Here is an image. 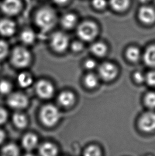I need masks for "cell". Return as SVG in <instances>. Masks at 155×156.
<instances>
[{"label":"cell","instance_id":"cell-9","mask_svg":"<svg viewBox=\"0 0 155 156\" xmlns=\"http://www.w3.org/2000/svg\"><path fill=\"white\" fill-rule=\"evenodd\" d=\"M99 74L104 80H111L117 75V68L112 63L105 62L99 68Z\"/></svg>","mask_w":155,"mask_h":156},{"label":"cell","instance_id":"cell-17","mask_svg":"<svg viewBox=\"0 0 155 156\" xmlns=\"http://www.w3.org/2000/svg\"><path fill=\"white\" fill-rule=\"evenodd\" d=\"M145 63L151 67H155V45L148 47L143 57Z\"/></svg>","mask_w":155,"mask_h":156},{"label":"cell","instance_id":"cell-16","mask_svg":"<svg viewBox=\"0 0 155 156\" xmlns=\"http://www.w3.org/2000/svg\"><path fill=\"white\" fill-rule=\"evenodd\" d=\"M13 124L17 128L25 129L28 125V119L25 115L21 112H15L12 117Z\"/></svg>","mask_w":155,"mask_h":156},{"label":"cell","instance_id":"cell-3","mask_svg":"<svg viewBox=\"0 0 155 156\" xmlns=\"http://www.w3.org/2000/svg\"><path fill=\"white\" fill-rule=\"evenodd\" d=\"M32 56L29 51L22 47L15 48L11 55V62L15 67L23 68L29 65Z\"/></svg>","mask_w":155,"mask_h":156},{"label":"cell","instance_id":"cell-13","mask_svg":"<svg viewBox=\"0 0 155 156\" xmlns=\"http://www.w3.org/2000/svg\"><path fill=\"white\" fill-rule=\"evenodd\" d=\"M15 31V25L13 21L8 19L0 21V34L4 36H12Z\"/></svg>","mask_w":155,"mask_h":156},{"label":"cell","instance_id":"cell-34","mask_svg":"<svg viewBox=\"0 0 155 156\" xmlns=\"http://www.w3.org/2000/svg\"><path fill=\"white\" fill-rule=\"evenodd\" d=\"M134 79L137 82L141 83L146 80V76L140 72H136L134 75Z\"/></svg>","mask_w":155,"mask_h":156},{"label":"cell","instance_id":"cell-11","mask_svg":"<svg viewBox=\"0 0 155 156\" xmlns=\"http://www.w3.org/2000/svg\"><path fill=\"white\" fill-rule=\"evenodd\" d=\"M139 18L145 24H151L155 21V11L149 6H143L139 11Z\"/></svg>","mask_w":155,"mask_h":156},{"label":"cell","instance_id":"cell-23","mask_svg":"<svg viewBox=\"0 0 155 156\" xmlns=\"http://www.w3.org/2000/svg\"><path fill=\"white\" fill-rule=\"evenodd\" d=\"M91 51L97 57H103L107 51V48L102 43H96L91 47Z\"/></svg>","mask_w":155,"mask_h":156},{"label":"cell","instance_id":"cell-19","mask_svg":"<svg viewBox=\"0 0 155 156\" xmlns=\"http://www.w3.org/2000/svg\"><path fill=\"white\" fill-rule=\"evenodd\" d=\"M110 4L114 10L121 12L128 8L130 0H110Z\"/></svg>","mask_w":155,"mask_h":156},{"label":"cell","instance_id":"cell-21","mask_svg":"<svg viewBox=\"0 0 155 156\" xmlns=\"http://www.w3.org/2000/svg\"><path fill=\"white\" fill-rule=\"evenodd\" d=\"M77 18L73 14H67L63 16L61 20L62 25L67 29H70L76 25Z\"/></svg>","mask_w":155,"mask_h":156},{"label":"cell","instance_id":"cell-12","mask_svg":"<svg viewBox=\"0 0 155 156\" xmlns=\"http://www.w3.org/2000/svg\"><path fill=\"white\" fill-rule=\"evenodd\" d=\"M38 139L37 135L33 133H28L23 136L22 145L28 151L34 150L38 145Z\"/></svg>","mask_w":155,"mask_h":156},{"label":"cell","instance_id":"cell-36","mask_svg":"<svg viewBox=\"0 0 155 156\" xmlns=\"http://www.w3.org/2000/svg\"><path fill=\"white\" fill-rule=\"evenodd\" d=\"M5 137V133L3 131H2V129H0V144H1L2 142L4 141Z\"/></svg>","mask_w":155,"mask_h":156},{"label":"cell","instance_id":"cell-5","mask_svg":"<svg viewBox=\"0 0 155 156\" xmlns=\"http://www.w3.org/2000/svg\"><path fill=\"white\" fill-rule=\"evenodd\" d=\"M7 104L10 107L15 110L24 109L29 104L27 97L22 93H10L7 99Z\"/></svg>","mask_w":155,"mask_h":156},{"label":"cell","instance_id":"cell-10","mask_svg":"<svg viewBox=\"0 0 155 156\" xmlns=\"http://www.w3.org/2000/svg\"><path fill=\"white\" fill-rule=\"evenodd\" d=\"M21 7V2L19 0H4L1 5L2 11L9 16L17 15Z\"/></svg>","mask_w":155,"mask_h":156},{"label":"cell","instance_id":"cell-24","mask_svg":"<svg viewBox=\"0 0 155 156\" xmlns=\"http://www.w3.org/2000/svg\"><path fill=\"white\" fill-rule=\"evenodd\" d=\"M84 83L89 88H94L98 83V79L96 75L91 73L89 74L85 77Z\"/></svg>","mask_w":155,"mask_h":156},{"label":"cell","instance_id":"cell-20","mask_svg":"<svg viewBox=\"0 0 155 156\" xmlns=\"http://www.w3.org/2000/svg\"><path fill=\"white\" fill-rule=\"evenodd\" d=\"M1 153L3 156H18L20 151L17 145L13 144H9L3 147L1 150Z\"/></svg>","mask_w":155,"mask_h":156},{"label":"cell","instance_id":"cell-32","mask_svg":"<svg viewBox=\"0 0 155 156\" xmlns=\"http://www.w3.org/2000/svg\"><path fill=\"white\" fill-rule=\"evenodd\" d=\"M8 119V112L4 108L0 107V125L4 124Z\"/></svg>","mask_w":155,"mask_h":156},{"label":"cell","instance_id":"cell-33","mask_svg":"<svg viewBox=\"0 0 155 156\" xmlns=\"http://www.w3.org/2000/svg\"><path fill=\"white\" fill-rule=\"evenodd\" d=\"M72 49L74 52H79L83 48V45L80 42H74L72 44Z\"/></svg>","mask_w":155,"mask_h":156},{"label":"cell","instance_id":"cell-28","mask_svg":"<svg viewBox=\"0 0 155 156\" xmlns=\"http://www.w3.org/2000/svg\"><path fill=\"white\" fill-rule=\"evenodd\" d=\"M84 154L88 156H99L101 154V151L96 146H89L86 149Z\"/></svg>","mask_w":155,"mask_h":156},{"label":"cell","instance_id":"cell-22","mask_svg":"<svg viewBox=\"0 0 155 156\" xmlns=\"http://www.w3.org/2000/svg\"><path fill=\"white\" fill-rule=\"evenodd\" d=\"M20 38L25 44L30 45L35 40V35L34 32L31 30H25L22 32Z\"/></svg>","mask_w":155,"mask_h":156},{"label":"cell","instance_id":"cell-30","mask_svg":"<svg viewBox=\"0 0 155 156\" xmlns=\"http://www.w3.org/2000/svg\"><path fill=\"white\" fill-rule=\"evenodd\" d=\"M147 83L151 87H155V71L149 73L146 76V80Z\"/></svg>","mask_w":155,"mask_h":156},{"label":"cell","instance_id":"cell-4","mask_svg":"<svg viewBox=\"0 0 155 156\" xmlns=\"http://www.w3.org/2000/svg\"><path fill=\"white\" fill-rule=\"evenodd\" d=\"M98 33V28L94 23L87 21L82 23L78 28V36L82 40L90 41L94 40Z\"/></svg>","mask_w":155,"mask_h":156},{"label":"cell","instance_id":"cell-7","mask_svg":"<svg viewBox=\"0 0 155 156\" xmlns=\"http://www.w3.org/2000/svg\"><path fill=\"white\" fill-rule=\"evenodd\" d=\"M37 95L44 99H48L52 97L54 93V87L51 83L46 80L38 81L35 87Z\"/></svg>","mask_w":155,"mask_h":156},{"label":"cell","instance_id":"cell-15","mask_svg":"<svg viewBox=\"0 0 155 156\" xmlns=\"http://www.w3.org/2000/svg\"><path fill=\"white\" fill-rule=\"evenodd\" d=\"M75 101V97L73 93L69 91L61 92L58 97V102L64 107H69L73 105Z\"/></svg>","mask_w":155,"mask_h":156},{"label":"cell","instance_id":"cell-38","mask_svg":"<svg viewBox=\"0 0 155 156\" xmlns=\"http://www.w3.org/2000/svg\"><path fill=\"white\" fill-rule=\"evenodd\" d=\"M151 0H140V2H142V3H148V2H150Z\"/></svg>","mask_w":155,"mask_h":156},{"label":"cell","instance_id":"cell-27","mask_svg":"<svg viewBox=\"0 0 155 156\" xmlns=\"http://www.w3.org/2000/svg\"><path fill=\"white\" fill-rule=\"evenodd\" d=\"M145 104L150 109L155 108V93L151 92L146 95L145 98Z\"/></svg>","mask_w":155,"mask_h":156},{"label":"cell","instance_id":"cell-25","mask_svg":"<svg viewBox=\"0 0 155 156\" xmlns=\"http://www.w3.org/2000/svg\"><path fill=\"white\" fill-rule=\"evenodd\" d=\"M140 56V52L138 49L134 47H131L126 51V57L130 61L135 62L138 61Z\"/></svg>","mask_w":155,"mask_h":156},{"label":"cell","instance_id":"cell-8","mask_svg":"<svg viewBox=\"0 0 155 156\" xmlns=\"http://www.w3.org/2000/svg\"><path fill=\"white\" fill-rule=\"evenodd\" d=\"M139 126L146 132H150L155 129V113L147 112L143 114L139 121Z\"/></svg>","mask_w":155,"mask_h":156},{"label":"cell","instance_id":"cell-14","mask_svg":"<svg viewBox=\"0 0 155 156\" xmlns=\"http://www.w3.org/2000/svg\"><path fill=\"white\" fill-rule=\"evenodd\" d=\"M39 153L43 156H54L58 154L57 146L50 142H45L42 144L38 148Z\"/></svg>","mask_w":155,"mask_h":156},{"label":"cell","instance_id":"cell-26","mask_svg":"<svg viewBox=\"0 0 155 156\" xmlns=\"http://www.w3.org/2000/svg\"><path fill=\"white\" fill-rule=\"evenodd\" d=\"M12 90V85L8 80L0 81V93L2 94H10Z\"/></svg>","mask_w":155,"mask_h":156},{"label":"cell","instance_id":"cell-2","mask_svg":"<svg viewBox=\"0 0 155 156\" xmlns=\"http://www.w3.org/2000/svg\"><path fill=\"white\" fill-rule=\"evenodd\" d=\"M56 22V16L50 9H42L36 16V23L38 27L45 31L50 30Z\"/></svg>","mask_w":155,"mask_h":156},{"label":"cell","instance_id":"cell-18","mask_svg":"<svg viewBox=\"0 0 155 156\" xmlns=\"http://www.w3.org/2000/svg\"><path fill=\"white\" fill-rule=\"evenodd\" d=\"M18 83L20 87L23 88H27L33 84V78L30 74L23 72L19 74L17 78Z\"/></svg>","mask_w":155,"mask_h":156},{"label":"cell","instance_id":"cell-6","mask_svg":"<svg viewBox=\"0 0 155 156\" xmlns=\"http://www.w3.org/2000/svg\"><path fill=\"white\" fill-rule=\"evenodd\" d=\"M52 49L57 52H63L67 49L69 45L67 36L61 32H57L53 35L50 40Z\"/></svg>","mask_w":155,"mask_h":156},{"label":"cell","instance_id":"cell-35","mask_svg":"<svg viewBox=\"0 0 155 156\" xmlns=\"http://www.w3.org/2000/svg\"><path fill=\"white\" fill-rule=\"evenodd\" d=\"M96 65V62L93 60H88L87 61H86L84 64L85 67L87 69L91 70L94 69Z\"/></svg>","mask_w":155,"mask_h":156},{"label":"cell","instance_id":"cell-37","mask_svg":"<svg viewBox=\"0 0 155 156\" xmlns=\"http://www.w3.org/2000/svg\"><path fill=\"white\" fill-rule=\"evenodd\" d=\"M54 1L57 4L62 5V4H65L66 3H67L69 0H54Z\"/></svg>","mask_w":155,"mask_h":156},{"label":"cell","instance_id":"cell-1","mask_svg":"<svg viewBox=\"0 0 155 156\" xmlns=\"http://www.w3.org/2000/svg\"><path fill=\"white\" fill-rule=\"evenodd\" d=\"M40 118L42 123L47 127L57 124L60 119L59 109L53 105H47L42 108L40 112Z\"/></svg>","mask_w":155,"mask_h":156},{"label":"cell","instance_id":"cell-31","mask_svg":"<svg viewBox=\"0 0 155 156\" xmlns=\"http://www.w3.org/2000/svg\"><path fill=\"white\" fill-rule=\"evenodd\" d=\"M92 4L95 8L102 9L106 5V0H92Z\"/></svg>","mask_w":155,"mask_h":156},{"label":"cell","instance_id":"cell-29","mask_svg":"<svg viewBox=\"0 0 155 156\" xmlns=\"http://www.w3.org/2000/svg\"><path fill=\"white\" fill-rule=\"evenodd\" d=\"M9 47L3 41L0 40V60L4 59L8 55Z\"/></svg>","mask_w":155,"mask_h":156},{"label":"cell","instance_id":"cell-39","mask_svg":"<svg viewBox=\"0 0 155 156\" xmlns=\"http://www.w3.org/2000/svg\"><path fill=\"white\" fill-rule=\"evenodd\" d=\"M0 68H1V66H0Z\"/></svg>","mask_w":155,"mask_h":156}]
</instances>
